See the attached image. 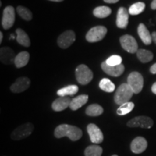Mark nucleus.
Wrapping results in <instances>:
<instances>
[{"instance_id":"obj_31","label":"nucleus","mask_w":156,"mask_h":156,"mask_svg":"<svg viewBox=\"0 0 156 156\" xmlns=\"http://www.w3.org/2000/svg\"><path fill=\"white\" fill-rule=\"evenodd\" d=\"M106 62L109 66H118L122 64V58L119 55H112L107 58Z\"/></svg>"},{"instance_id":"obj_12","label":"nucleus","mask_w":156,"mask_h":156,"mask_svg":"<svg viewBox=\"0 0 156 156\" xmlns=\"http://www.w3.org/2000/svg\"><path fill=\"white\" fill-rule=\"evenodd\" d=\"M30 80L26 77H21L17 79V80L10 86V90L12 93H20L26 90L30 87Z\"/></svg>"},{"instance_id":"obj_13","label":"nucleus","mask_w":156,"mask_h":156,"mask_svg":"<svg viewBox=\"0 0 156 156\" xmlns=\"http://www.w3.org/2000/svg\"><path fill=\"white\" fill-rule=\"evenodd\" d=\"M147 147V142L143 136H136L132 140L130 148L132 153L140 154L145 151Z\"/></svg>"},{"instance_id":"obj_27","label":"nucleus","mask_w":156,"mask_h":156,"mask_svg":"<svg viewBox=\"0 0 156 156\" xmlns=\"http://www.w3.org/2000/svg\"><path fill=\"white\" fill-rule=\"evenodd\" d=\"M99 87L102 90L107 93H112L115 90V85L108 78H103L99 83Z\"/></svg>"},{"instance_id":"obj_16","label":"nucleus","mask_w":156,"mask_h":156,"mask_svg":"<svg viewBox=\"0 0 156 156\" xmlns=\"http://www.w3.org/2000/svg\"><path fill=\"white\" fill-rule=\"evenodd\" d=\"M129 10L125 7H120L117 12L116 25L118 28L125 29L129 23Z\"/></svg>"},{"instance_id":"obj_21","label":"nucleus","mask_w":156,"mask_h":156,"mask_svg":"<svg viewBox=\"0 0 156 156\" xmlns=\"http://www.w3.org/2000/svg\"><path fill=\"white\" fill-rule=\"evenodd\" d=\"M16 39L18 44L25 46V47H28L30 46V41L28 35L24 30L20 28H17L16 30Z\"/></svg>"},{"instance_id":"obj_25","label":"nucleus","mask_w":156,"mask_h":156,"mask_svg":"<svg viewBox=\"0 0 156 156\" xmlns=\"http://www.w3.org/2000/svg\"><path fill=\"white\" fill-rule=\"evenodd\" d=\"M103 153V148L98 145H92L85 148L84 155L85 156H101Z\"/></svg>"},{"instance_id":"obj_11","label":"nucleus","mask_w":156,"mask_h":156,"mask_svg":"<svg viewBox=\"0 0 156 156\" xmlns=\"http://www.w3.org/2000/svg\"><path fill=\"white\" fill-rule=\"evenodd\" d=\"M90 141L94 144H100L103 141V132L97 125L94 124H89L87 126Z\"/></svg>"},{"instance_id":"obj_10","label":"nucleus","mask_w":156,"mask_h":156,"mask_svg":"<svg viewBox=\"0 0 156 156\" xmlns=\"http://www.w3.org/2000/svg\"><path fill=\"white\" fill-rule=\"evenodd\" d=\"M75 32L73 30H67L58 36L57 44L60 48L65 49L69 48L75 41Z\"/></svg>"},{"instance_id":"obj_33","label":"nucleus","mask_w":156,"mask_h":156,"mask_svg":"<svg viewBox=\"0 0 156 156\" xmlns=\"http://www.w3.org/2000/svg\"><path fill=\"white\" fill-rule=\"evenodd\" d=\"M103 1L105 2L106 3H110V4H114V3H116L118 2L119 0H103Z\"/></svg>"},{"instance_id":"obj_22","label":"nucleus","mask_w":156,"mask_h":156,"mask_svg":"<svg viewBox=\"0 0 156 156\" xmlns=\"http://www.w3.org/2000/svg\"><path fill=\"white\" fill-rule=\"evenodd\" d=\"M78 90H79L78 86L75 85H71L59 89L56 93H57L58 96L65 97L67 96V95H75L78 92Z\"/></svg>"},{"instance_id":"obj_9","label":"nucleus","mask_w":156,"mask_h":156,"mask_svg":"<svg viewBox=\"0 0 156 156\" xmlns=\"http://www.w3.org/2000/svg\"><path fill=\"white\" fill-rule=\"evenodd\" d=\"M120 44L122 48L130 54L137 52L138 45L136 39L130 35H124L120 38Z\"/></svg>"},{"instance_id":"obj_3","label":"nucleus","mask_w":156,"mask_h":156,"mask_svg":"<svg viewBox=\"0 0 156 156\" xmlns=\"http://www.w3.org/2000/svg\"><path fill=\"white\" fill-rule=\"evenodd\" d=\"M75 76L78 83L80 85H85L90 83V82L93 80V73L92 70L87 67V66L80 64L75 70Z\"/></svg>"},{"instance_id":"obj_20","label":"nucleus","mask_w":156,"mask_h":156,"mask_svg":"<svg viewBox=\"0 0 156 156\" xmlns=\"http://www.w3.org/2000/svg\"><path fill=\"white\" fill-rule=\"evenodd\" d=\"M30 58V54L27 51H22L19 53L15 57V64L17 68H22L28 64Z\"/></svg>"},{"instance_id":"obj_8","label":"nucleus","mask_w":156,"mask_h":156,"mask_svg":"<svg viewBox=\"0 0 156 156\" xmlns=\"http://www.w3.org/2000/svg\"><path fill=\"white\" fill-rule=\"evenodd\" d=\"M15 20V13L14 7L7 6L3 11V16L2 20V25L5 30H8L13 26Z\"/></svg>"},{"instance_id":"obj_6","label":"nucleus","mask_w":156,"mask_h":156,"mask_svg":"<svg viewBox=\"0 0 156 156\" xmlns=\"http://www.w3.org/2000/svg\"><path fill=\"white\" fill-rule=\"evenodd\" d=\"M107 34V28L102 25L93 27L87 33L86 40L88 42L94 43L100 41L106 36Z\"/></svg>"},{"instance_id":"obj_30","label":"nucleus","mask_w":156,"mask_h":156,"mask_svg":"<svg viewBox=\"0 0 156 156\" xmlns=\"http://www.w3.org/2000/svg\"><path fill=\"white\" fill-rule=\"evenodd\" d=\"M17 12L20 16L25 20L30 21L33 18L32 12L26 7H23V6H18L17 7Z\"/></svg>"},{"instance_id":"obj_38","label":"nucleus","mask_w":156,"mask_h":156,"mask_svg":"<svg viewBox=\"0 0 156 156\" xmlns=\"http://www.w3.org/2000/svg\"><path fill=\"white\" fill-rule=\"evenodd\" d=\"M49 1L56 2H62V1H63V0H49Z\"/></svg>"},{"instance_id":"obj_19","label":"nucleus","mask_w":156,"mask_h":156,"mask_svg":"<svg viewBox=\"0 0 156 156\" xmlns=\"http://www.w3.org/2000/svg\"><path fill=\"white\" fill-rule=\"evenodd\" d=\"M88 101V95H80L74 98L70 103L69 108L71 110L76 111L82 106H84Z\"/></svg>"},{"instance_id":"obj_37","label":"nucleus","mask_w":156,"mask_h":156,"mask_svg":"<svg viewBox=\"0 0 156 156\" xmlns=\"http://www.w3.org/2000/svg\"><path fill=\"white\" fill-rule=\"evenodd\" d=\"M3 40V34L2 32H0V43L2 42Z\"/></svg>"},{"instance_id":"obj_23","label":"nucleus","mask_w":156,"mask_h":156,"mask_svg":"<svg viewBox=\"0 0 156 156\" xmlns=\"http://www.w3.org/2000/svg\"><path fill=\"white\" fill-rule=\"evenodd\" d=\"M103 113V107L100 105L96 104V103L90 105L89 106L87 107L86 110H85V114L90 116H98L102 114Z\"/></svg>"},{"instance_id":"obj_2","label":"nucleus","mask_w":156,"mask_h":156,"mask_svg":"<svg viewBox=\"0 0 156 156\" xmlns=\"http://www.w3.org/2000/svg\"><path fill=\"white\" fill-rule=\"evenodd\" d=\"M134 94L133 90L127 83H123L118 87L114 95V101L117 105L129 102Z\"/></svg>"},{"instance_id":"obj_17","label":"nucleus","mask_w":156,"mask_h":156,"mask_svg":"<svg viewBox=\"0 0 156 156\" xmlns=\"http://www.w3.org/2000/svg\"><path fill=\"white\" fill-rule=\"evenodd\" d=\"M71 101L69 97H59L52 103L51 108L55 112H62L69 107Z\"/></svg>"},{"instance_id":"obj_28","label":"nucleus","mask_w":156,"mask_h":156,"mask_svg":"<svg viewBox=\"0 0 156 156\" xmlns=\"http://www.w3.org/2000/svg\"><path fill=\"white\" fill-rule=\"evenodd\" d=\"M134 108V104L132 102H127L121 105L119 108L117 109L116 113L119 116H124L130 113Z\"/></svg>"},{"instance_id":"obj_5","label":"nucleus","mask_w":156,"mask_h":156,"mask_svg":"<svg viewBox=\"0 0 156 156\" xmlns=\"http://www.w3.org/2000/svg\"><path fill=\"white\" fill-rule=\"evenodd\" d=\"M127 84L129 85L134 93L138 94L143 88L144 79L141 74L137 72H132L127 77Z\"/></svg>"},{"instance_id":"obj_15","label":"nucleus","mask_w":156,"mask_h":156,"mask_svg":"<svg viewBox=\"0 0 156 156\" xmlns=\"http://www.w3.org/2000/svg\"><path fill=\"white\" fill-rule=\"evenodd\" d=\"M101 68L104 73L112 77H119L122 75L125 69L124 64H122L118 66H109L106 64V62L101 63Z\"/></svg>"},{"instance_id":"obj_14","label":"nucleus","mask_w":156,"mask_h":156,"mask_svg":"<svg viewBox=\"0 0 156 156\" xmlns=\"http://www.w3.org/2000/svg\"><path fill=\"white\" fill-rule=\"evenodd\" d=\"M16 56L11 48L2 47L0 49V59L3 64L7 65L14 64Z\"/></svg>"},{"instance_id":"obj_18","label":"nucleus","mask_w":156,"mask_h":156,"mask_svg":"<svg viewBox=\"0 0 156 156\" xmlns=\"http://www.w3.org/2000/svg\"><path fill=\"white\" fill-rule=\"evenodd\" d=\"M137 33L140 38L145 45H151L152 43V36L147 27L143 23H140L137 28Z\"/></svg>"},{"instance_id":"obj_1","label":"nucleus","mask_w":156,"mask_h":156,"mask_svg":"<svg viewBox=\"0 0 156 156\" xmlns=\"http://www.w3.org/2000/svg\"><path fill=\"white\" fill-rule=\"evenodd\" d=\"M54 136L58 139L67 136L72 141H77L83 136V131L77 126L66 124H60L54 130Z\"/></svg>"},{"instance_id":"obj_24","label":"nucleus","mask_w":156,"mask_h":156,"mask_svg":"<svg viewBox=\"0 0 156 156\" xmlns=\"http://www.w3.org/2000/svg\"><path fill=\"white\" fill-rule=\"evenodd\" d=\"M112 14V9L110 7L106 6H101L98 7L93 10V15L95 17L98 18H105Z\"/></svg>"},{"instance_id":"obj_36","label":"nucleus","mask_w":156,"mask_h":156,"mask_svg":"<svg viewBox=\"0 0 156 156\" xmlns=\"http://www.w3.org/2000/svg\"><path fill=\"white\" fill-rule=\"evenodd\" d=\"M151 8L152 9H156V0H153L151 3Z\"/></svg>"},{"instance_id":"obj_7","label":"nucleus","mask_w":156,"mask_h":156,"mask_svg":"<svg viewBox=\"0 0 156 156\" xmlns=\"http://www.w3.org/2000/svg\"><path fill=\"white\" fill-rule=\"evenodd\" d=\"M153 120L145 116L134 117L129 121L126 125L129 127H141L144 129H151L153 126Z\"/></svg>"},{"instance_id":"obj_32","label":"nucleus","mask_w":156,"mask_h":156,"mask_svg":"<svg viewBox=\"0 0 156 156\" xmlns=\"http://www.w3.org/2000/svg\"><path fill=\"white\" fill-rule=\"evenodd\" d=\"M150 72L152 74H156V63L154 64L153 66L151 67V69H150Z\"/></svg>"},{"instance_id":"obj_39","label":"nucleus","mask_w":156,"mask_h":156,"mask_svg":"<svg viewBox=\"0 0 156 156\" xmlns=\"http://www.w3.org/2000/svg\"><path fill=\"white\" fill-rule=\"evenodd\" d=\"M112 156H118V155H112Z\"/></svg>"},{"instance_id":"obj_35","label":"nucleus","mask_w":156,"mask_h":156,"mask_svg":"<svg viewBox=\"0 0 156 156\" xmlns=\"http://www.w3.org/2000/svg\"><path fill=\"white\" fill-rule=\"evenodd\" d=\"M151 36H152V39H153V41L156 44V32L152 33Z\"/></svg>"},{"instance_id":"obj_34","label":"nucleus","mask_w":156,"mask_h":156,"mask_svg":"<svg viewBox=\"0 0 156 156\" xmlns=\"http://www.w3.org/2000/svg\"><path fill=\"white\" fill-rule=\"evenodd\" d=\"M151 90L152 92H153L154 94L156 95V82L155 83L153 84V85H152V87H151Z\"/></svg>"},{"instance_id":"obj_4","label":"nucleus","mask_w":156,"mask_h":156,"mask_svg":"<svg viewBox=\"0 0 156 156\" xmlns=\"http://www.w3.org/2000/svg\"><path fill=\"white\" fill-rule=\"evenodd\" d=\"M34 129V126L32 123H25L17 126L14 131L12 132L11 139L13 140H20L28 137L32 134Z\"/></svg>"},{"instance_id":"obj_26","label":"nucleus","mask_w":156,"mask_h":156,"mask_svg":"<svg viewBox=\"0 0 156 156\" xmlns=\"http://www.w3.org/2000/svg\"><path fill=\"white\" fill-rule=\"evenodd\" d=\"M136 56L142 63H147L151 62L153 58V54L150 51L146 49H140L136 52Z\"/></svg>"},{"instance_id":"obj_29","label":"nucleus","mask_w":156,"mask_h":156,"mask_svg":"<svg viewBox=\"0 0 156 156\" xmlns=\"http://www.w3.org/2000/svg\"><path fill=\"white\" fill-rule=\"evenodd\" d=\"M145 4L143 2L134 3L130 6L129 9V13L131 15H137L145 10Z\"/></svg>"}]
</instances>
